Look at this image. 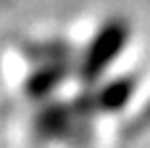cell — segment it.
<instances>
[{
  "instance_id": "6da1fadb",
  "label": "cell",
  "mask_w": 150,
  "mask_h": 148,
  "mask_svg": "<svg viewBox=\"0 0 150 148\" xmlns=\"http://www.w3.org/2000/svg\"><path fill=\"white\" fill-rule=\"evenodd\" d=\"M124 42H127V29H124V24H119V21L105 24V26L98 32V37L92 40L90 50H87L84 74H87V77H98V74L119 56V50L124 48Z\"/></svg>"
},
{
  "instance_id": "7a4b0ae2",
  "label": "cell",
  "mask_w": 150,
  "mask_h": 148,
  "mask_svg": "<svg viewBox=\"0 0 150 148\" xmlns=\"http://www.w3.org/2000/svg\"><path fill=\"white\" fill-rule=\"evenodd\" d=\"M132 87H134V85H132L129 79H116V82H111L108 87L100 90L98 106H100V109H121V106L129 101Z\"/></svg>"
},
{
  "instance_id": "3957f363",
  "label": "cell",
  "mask_w": 150,
  "mask_h": 148,
  "mask_svg": "<svg viewBox=\"0 0 150 148\" xmlns=\"http://www.w3.org/2000/svg\"><path fill=\"white\" fill-rule=\"evenodd\" d=\"M58 79H61V77H58V71H40V74H34V79H32L29 90H32V93H37V95H42V93H47Z\"/></svg>"
},
{
  "instance_id": "277c9868",
  "label": "cell",
  "mask_w": 150,
  "mask_h": 148,
  "mask_svg": "<svg viewBox=\"0 0 150 148\" xmlns=\"http://www.w3.org/2000/svg\"><path fill=\"white\" fill-rule=\"evenodd\" d=\"M145 119H150V106H148V109H145Z\"/></svg>"
}]
</instances>
